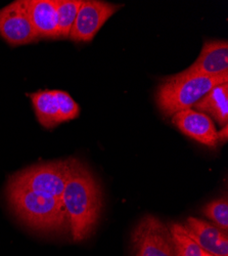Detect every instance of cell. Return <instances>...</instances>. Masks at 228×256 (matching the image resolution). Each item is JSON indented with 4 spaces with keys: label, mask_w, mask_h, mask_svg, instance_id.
Masks as SVG:
<instances>
[{
    "label": "cell",
    "mask_w": 228,
    "mask_h": 256,
    "mask_svg": "<svg viewBox=\"0 0 228 256\" xmlns=\"http://www.w3.org/2000/svg\"><path fill=\"white\" fill-rule=\"evenodd\" d=\"M38 121L47 130L79 116L80 108L63 90H43L29 94Z\"/></svg>",
    "instance_id": "8992f818"
},
{
    "label": "cell",
    "mask_w": 228,
    "mask_h": 256,
    "mask_svg": "<svg viewBox=\"0 0 228 256\" xmlns=\"http://www.w3.org/2000/svg\"><path fill=\"white\" fill-rule=\"evenodd\" d=\"M0 36L10 46H24L39 37L31 22L24 0L0 10Z\"/></svg>",
    "instance_id": "ba28073f"
},
{
    "label": "cell",
    "mask_w": 228,
    "mask_h": 256,
    "mask_svg": "<svg viewBox=\"0 0 228 256\" xmlns=\"http://www.w3.org/2000/svg\"><path fill=\"white\" fill-rule=\"evenodd\" d=\"M77 161L78 159L71 158L31 166L12 176L8 182L61 199Z\"/></svg>",
    "instance_id": "277c9868"
},
{
    "label": "cell",
    "mask_w": 228,
    "mask_h": 256,
    "mask_svg": "<svg viewBox=\"0 0 228 256\" xmlns=\"http://www.w3.org/2000/svg\"><path fill=\"white\" fill-rule=\"evenodd\" d=\"M134 256H176L169 226L153 216H144L132 234Z\"/></svg>",
    "instance_id": "5b68a950"
},
{
    "label": "cell",
    "mask_w": 228,
    "mask_h": 256,
    "mask_svg": "<svg viewBox=\"0 0 228 256\" xmlns=\"http://www.w3.org/2000/svg\"><path fill=\"white\" fill-rule=\"evenodd\" d=\"M183 226L189 236L207 253L228 256L227 230L196 218H189Z\"/></svg>",
    "instance_id": "8fae6325"
},
{
    "label": "cell",
    "mask_w": 228,
    "mask_h": 256,
    "mask_svg": "<svg viewBox=\"0 0 228 256\" xmlns=\"http://www.w3.org/2000/svg\"><path fill=\"white\" fill-rule=\"evenodd\" d=\"M170 232L175 246L176 256H209L186 232L183 224H172Z\"/></svg>",
    "instance_id": "9a60e30c"
},
{
    "label": "cell",
    "mask_w": 228,
    "mask_h": 256,
    "mask_svg": "<svg viewBox=\"0 0 228 256\" xmlns=\"http://www.w3.org/2000/svg\"><path fill=\"white\" fill-rule=\"evenodd\" d=\"M6 198L14 214L35 230L59 232L69 226L61 199L10 182Z\"/></svg>",
    "instance_id": "7a4b0ae2"
},
{
    "label": "cell",
    "mask_w": 228,
    "mask_h": 256,
    "mask_svg": "<svg viewBox=\"0 0 228 256\" xmlns=\"http://www.w3.org/2000/svg\"><path fill=\"white\" fill-rule=\"evenodd\" d=\"M82 0H56L57 38H69Z\"/></svg>",
    "instance_id": "5bb4252c"
},
{
    "label": "cell",
    "mask_w": 228,
    "mask_h": 256,
    "mask_svg": "<svg viewBox=\"0 0 228 256\" xmlns=\"http://www.w3.org/2000/svg\"><path fill=\"white\" fill-rule=\"evenodd\" d=\"M227 132H228V127L227 125L226 126H223L222 127V130L218 132V138L219 140H222V142H226L227 140Z\"/></svg>",
    "instance_id": "e0dca14e"
},
{
    "label": "cell",
    "mask_w": 228,
    "mask_h": 256,
    "mask_svg": "<svg viewBox=\"0 0 228 256\" xmlns=\"http://www.w3.org/2000/svg\"><path fill=\"white\" fill-rule=\"evenodd\" d=\"M193 106L198 112L211 115L221 127L226 126L228 123V82L216 85Z\"/></svg>",
    "instance_id": "4fadbf2b"
},
{
    "label": "cell",
    "mask_w": 228,
    "mask_h": 256,
    "mask_svg": "<svg viewBox=\"0 0 228 256\" xmlns=\"http://www.w3.org/2000/svg\"><path fill=\"white\" fill-rule=\"evenodd\" d=\"M203 214L223 230H228V202L226 198L214 200L203 208Z\"/></svg>",
    "instance_id": "2e32d148"
},
{
    "label": "cell",
    "mask_w": 228,
    "mask_h": 256,
    "mask_svg": "<svg viewBox=\"0 0 228 256\" xmlns=\"http://www.w3.org/2000/svg\"><path fill=\"white\" fill-rule=\"evenodd\" d=\"M171 118L172 123L185 136L210 148L218 144V132L209 115L188 109L175 113Z\"/></svg>",
    "instance_id": "30bf717a"
},
{
    "label": "cell",
    "mask_w": 228,
    "mask_h": 256,
    "mask_svg": "<svg viewBox=\"0 0 228 256\" xmlns=\"http://www.w3.org/2000/svg\"><path fill=\"white\" fill-rule=\"evenodd\" d=\"M39 38H57L56 0H24Z\"/></svg>",
    "instance_id": "7c38bea8"
},
{
    "label": "cell",
    "mask_w": 228,
    "mask_h": 256,
    "mask_svg": "<svg viewBox=\"0 0 228 256\" xmlns=\"http://www.w3.org/2000/svg\"><path fill=\"white\" fill-rule=\"evenodd\" d=\"M74 241L87 239L100 218V186L80 160L75 164L61 195Z\"/></svg>",
    "instance_id": "6da1fadb"
},
{
    "label": "cell",
    "mask_w": 228,
    "mask_h": 256,
    "mask_svg": "<svg viewBox=\"0 0 228 256\" xmlns=\"http://www.w3.org/2000/svg\"><path fill=\"white\" fill-rule=\"evenodd\" d=\"M228 82V72L216 76H189L178 74L165 78L158 86L156 102L165 117L192 109L216 85Z\"/></svg>",
    "instance_id": "3957f363"
},
{
    "label": "cell",
    "mask_w": 228,
    "mask_h": 256,
    "mask_svg": "<svg viewBox=\"0 0 228 256\" xmlns=\"http://www.w3.org/2000/svg\"><path fill=\"white\" fill-rule=\"evenodd\" d=\"M228 72V44L225 40L205 42L200 56L179 76H216Z\"/></svg>",
    "instance_id": "9c48e42d"
},
{
    "label": "cell",
    "mask_w": 228,
    "mask_h": 256,
    "mask_svg": "<svg viewBox=\"0 0 228 256\" xmlns=\"http://www.w3.org/2000/svg\"><path fill=\"white\" fill-rule=\"evenodd\" d=\"M209 256H215V255H211V254H209Z\"/></svg>",
    "instance_id": "ac0fdd59"
},
{
    "label": "cell",
    "mask_w": 228,
    "mask_h": 256,
    "mask_svg": "<svg viewBox=\"0 0 228 256\" xmlns=\"http://www.w3.org/2000/svg\"><path fill=\"white\" fill-rule=\"evenodd\" d=\"M122 8V4L97 0L82 2L69 38L76 42L91 41L103 24Z\"/></svg>",
    "instance_id": "52a82bcc"
}]
</instances>
